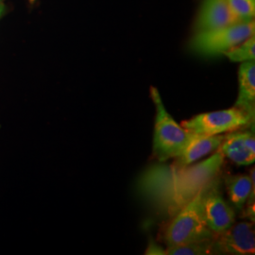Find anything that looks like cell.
<instances>
[{
	"instance_id": "cell-1",
	"label": "cell",
	"mask_w": 255,
	"mask_h": 255,
	"mask_svg": "<svg viewBox=\"0 0 255 255\" xmlns=\"http://www.w3.org/2000/svg\"><path fill=\"white\" fill-rule=\"evenodd\" d=\"M223 163L224 156L218 150L188 166L154 164L141 175L139 192L161 214L172 218L218 177Z\"/></svg>"
},
{
	"instance_id": "cell-2",
	"label": "cell",
	"mask_w": 255,
	"mask_h": 255,
	"mask_svg": "<svg viewBox=\"0 0 255 255\" xmlns=\"http://www.w3.org/2000/svg\"><path fill=\"white\" fill-rule=\"evenodd\" d=\"M150 97L156 109L152 151L159 162H165L181 154L195 134L167 113L160 93L153 86L150 87Z\"/></svg>"
},
{
	"instance_id": "cell-3",
	"label": "cell",
	"mask_w": 255,
	"mask_h": 255,
	"mask_svg": "<svg viewBox=\"0 0 255 255\" xmlns=\"http://www.w3.org/2000/svg\"><path fill=\"white\" fill-rule=\"evenodd\" d=\"M205 187L171 218L163 234V239L166 246H177L190 242L203 241L215 237L207 227L202 214L201 200Z\"/></svg>"
},
{
	"instance_id": "cell-4",
	"label": "cell",
	"mask_w": 255,
	"mask_h": 255,
	"mask_svg": "<svg viewBox=\"0 0 255 255\" xmlns=\"http://www.w3.org/2000/svg\"><path fill=\"white\" fill-rule=\"evenodd\" d=\"M255 33V21L238 22L228 27L195 32L189 42V48L202 57L223 55Z\"/></svg>"
},
{
	"instance_id": "cell-5",
	"label": "cell",
	"mask_w": 255,
	"mask_h": 255,
	"mask_svg": "<svg viewBox=\"0 0 255 255\" xmlns=\"http://www.w3.org/2000/svg\"><path fill=\"white\" fill-rule=\"evenodd\" d=\"M254 124L255 120L246 112L234 106L230 109L200 114L183 121L182 126L194 134L214 136L240 130Z\"/></svg>"
},
{
	"instance_id": "cell-6",
	"label": "cell",
	"mask_w": 255,
	"mask_h": 255,
	"mask_svg": "<svg viewBox=\"0 0 255 255\" xmlns=\"http://www.w3.org/2000/svg\"><path fill=\"white\" fill-rule=\"evenodd\" d=\"M201 205L206 225L214 235L225 232L236 222L235 209L224 200L217 178L205 187Z\"/></svg>"
},
{
	"instance_id": "cell-7",
	"label": "cell",
	"mask_w": 255,
	"mask_h": 255,
	"mask_svg": "<svg viewBox=\"0 0 255 255\" xmlns=\"http://www.w3.org/2000/svg\"><path fill=\"white\" fill-rule=\"evenodd\" d=\"M213 243L216 255H255V222H235L225 232L215 235Z\"/></svg>"
},
{
	"instance_id": "cell-8",
	"label": "cell",
	"mask_w": 255,
	"mask_h": 255,
	"mask_svg": "<svg viewBox=\"0 0 255 255\" xmlns=\"http://www.w3.org/2000/svg\"><path fill=\"white\" fill-rule=\"evenodd\" d=\"M238 22L228 0H202L194 23V32L228 27Z\"/></svg>"
},
{
	"instance_id": "cell-9",
	"label": "cell",
	"mask_w": 255,
	"mask_h": 255,
	"mask_svg": "<svg viewBox=\"0 0 255 255\" xmlns=\"http://www.w3.org/2000/svg\"><path fill=\"white\" fill-rule=\"evenodd\" d=\"M224 158L237 165H250L255 161V131H231L224 135L219 149Z\"/></svg>"
},
{
	"instance_id": "cell-10",
	"label": "cell",
	"mask_w": 255,
	"mask_h": 255,
	"mask_svg": "<svg viewBox=\"0 0 255 255\" xmlns=\"http://www.w3.org/2000/svg\"><path fill=\"white\" fill-rule=\"evenodd\" d=\"M235 107L255 119V63H241L238 69V96Z\"/></svg>"
},
{
	"instance_id": "cell-11",
	"label": "cell",
	"mask_w": 255,
	"mask_h": 255,
	"mask_svg": "<svg viewBox=\"0 0 255 255\" xmlns=\"http://www.w3.org/2000/svg\"><path fill=\"white\" fill-rule=\"evenodd\" d=\"M224 135H198L195 134L182 153L176 157L174 164L178 166H188L200 161L203 157L219 149Z\"/></svg>"
},
{
	"instance_id": "cell-12",
	"label": "cell",
	"mask_w": 255,
	"mask_h": 255,
	"mask_svg": "<svg viewBox=\"0 0 255 255\" xmlns=\"http://www.w3.org/2000/svg\"><path fill=\"white\" fill-rule=\"evenodd\" d=\"M255 168L250 175H235L228 177L225 181L229 198L235 209L242 211L255 186Z\"/></svg>"
},
{
	"instance_id": "cell-13",
	"label": "cell",
	"mask_w": 255,
	"mask_h": 255,
	"mask_svg": "<svg viewBox=\"0 0 255 255\" xmlns=\"http://www.w3.org/2000/svg\"><path fill=\"white\" fill-rule=\"evenodd\" d=\"M213 238L203 241L185 243L177 246L167 247V249L165 250V254L168 255H216Z\"/></svg>"
},
{
	"instance_id": "cell-14",
	"label": "cell",
	"mask_w": 255,
	"mask_h": 255,
	"mask_svg": "<svg viewBox=\"0 0 255 255\" xmlns=\"http://www.w3.org/2000/svg\"><path fill=\"white\" fill-rule=\"evenodd\" d=\"M231 62L245 63L255 60V37H250L224 53Z\"/></svg>"
},
{
	"instance_id": "cell-15",
	"label": "cell",
	"mask_w": 255,
	"mask_h": 255,
	"mask_svg": "<svg viewBox=\"0 0 255 255\" xmlns=\"http://www.w3.org/2000/svg\"><path fill=\"white\" fill-rule=\"evenodd\" d=\"M230 8L240 22L253 21L255 16V0H228Z\"/></svg>"
},
{
	"instance_id": "cell-16",
	"label": "cell",
	"mask_w": 255,
	"mask_h": 255,
	"mask_svg": "<svg viewBox=\"0 0 255 255\" xmlns=\"http://www.w3.org/2000/svg\"><path fill=\"white\" fill-rule=\"evenodd\" d=\"M145 255H166L165 250H164L159 244H157L153 240L148 242V246L146 248Z\"/></svg>"
},
{
	"instance_id": "cell-17",
	"label": "cell",
	"mask_w": 255,
	"mask_h": 255,
	"mask_svg": "<svg viewBox=\"0 0 255 255\" xmlns=\"http://www.w3.org/2000/svg\"><path fill=\"white\" fill-rule=\"evenodd\" d=\"M29 1H30V2H31V3H32V2H34V1H35V0H29Z\"/></svg>"
}]
</instances>
